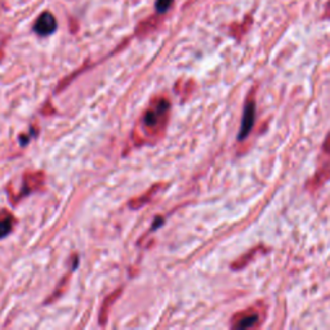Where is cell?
Listing matches in <instances>:
<instances>
[{
  "label": "cell",
  "mask_w": 330,
  "mask_h": 330,
  "mask_svg": "<svg viewBox=\"0 0 330 330\" xmlns=\"http://www.w3.org/2000/svg\"><path fill=\"white\" fill-rule=\"evenodd\" d=\"M320 161H321V165L316 171L315 177L307 183V188L311 191H315L316 188L321 187L330 178V133L322 145V154Z\"/></svg>",
  "instance_id": "1"
},
{
  "label": "cell",
  "mask_w": 330,
  "mask_h": 330,
  "mask_svg": "<svg viewBox=\"0 0 330 330\" xmlns=\"http://www.w3.org/2000/svg\"><path fill=\"white\" fill-rule=\"evenodd\" d=\"M169 110V102L167 99H160L154 108H151L146 113L143 118V124L147 129H155L160 128V125H164L167 119V113Z\"/></svg>",
  "instance_id": "2"
},
{
  "label": "cell",
  "mask_w": 330,
  "mask_h": 330,
  "mask_svg": "<svg viewBox=\"0 0 330 330\" xmlns=\"http://www.w3.org/2000/svg\"><path fill=\"white\" fill-rule=\"evenodd\" d=\"M255 108H257L255 107V99L254 97L250 96L249 98H246L245 107H244L243 119H241L240 131H239L238 136L239 141H244L252 132L255 123Z\"/></svg>",
  "instance_id": "3"
},
{
  "label": "cell",
  "mask_w": 330,
  "mask_h": 330,
  "mask_svg": "<svg viewBox=\"0 0 330 330\" xmlns=\"http://www.w3.org/2000/svg\"><path fill=\"white\" fill-rule=\"evenodd\" d=\"M259 321H261L259 313L252 310H246L234 316V319L231 321V327L239 330L250 329V327L257 326Z\"/></svg>",
  "instance_id": "4"
},
{
  "label": "cell",
  "mask_w": 330,
  "mask_h": 330,
  "mask_svg": "<svg viewBox=\"0 0 330 330\" xmlns=\"http://www.w3.org/2000/svg\"><path fill=\"white\" fill-rule=\"evenodd\" d=\"M57 29V22H56L54 16L50 12H44L39 16V18L35 22L34 30L35 32L40 36H46L56 31Z\"/></svg>",
  "instance_id": "5"
},
{
  "label": "cell",
  "mask_w": 330,
  "mask_h": 330,
  "mask_svg": "<svg viewBox=\"0 0 330 330\" xmlns=\"http://www.w3.org/2000/svg\"><path fill=\"white\" fill-rule=\"evenodd\" d=\"M44 182V176L41 173H34V174H27L23 178V191L22 195L30 194V192L38 190Z\"/></svg>",
  "instance_id": "6"
},
{
  "label": "cell",
  "mask_w": 330,
  "mask_h": 330,
  "mask_svg": "<svg viewBox=\"0 0 330 330\" xmlns=\"http://www.w3.org/2000/svg\"><path fill=\"white\" fill-rule=\"evenodd\" d=\"M160 186L161 185H155L154 187L151 188V190H148L146 194H143L142 196H139L138 199H134L132 200L131 203H129V206H131L132 209H139L142 208L143 205H145L146 203H148L151 199H152V196H154L155 194H156V191L160 188Z\"/></svg>",
  "instance_id": "7"
},
{
  "label": "cell",
  "mask_w": 330,
  "mask_h": 330,
  "mask_svg": "<svg viewBox=\"0 0 330 330\" xmlns=\"http://www.w3.org/2000/svg\"><path fill=\"white\" fill-rule=\"evenodd\" d=\"M120 294H122V289L115 290L110 297L106 298V301H104L103 304H102V310H101V313H99V322H101L102 326H103V325L106 324V321H107L108 308L111 307V304L115 302V299L118 298V296H120Z\"/></svg>",
  "instance_id": "8"
},
{
  "label": "cell",
  "mask_w": 330,
  "mask_h": 330,
  "mask_svg": "<svg viewBox=\"0 0 330 330\" xmlns=\"http://www.w3.org/2000/svg\"><path fill=\"white\" fill-rule=\"evenodd\" d=\"M12 227H13V219L11 217L0 221V239L7 236L12 231Z\"/></svg>",
  "instance_id": "9"
},
{
  "label": "cell",
  "mask_w": 330,
  "mask_h": 330,
  "mask_svg": "<svg viewBox=\"0 0 330 330\" xmlns=\"http://www.w3.org/2000/svg\"><path fill=\"white\" fill-rule=\"evenodd\" d=\"M173 0H156V9L159 13H165L171 8Z\"/></svg>",
  "instance_id": "10"
}]
</instances>
